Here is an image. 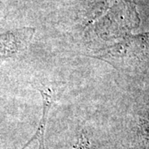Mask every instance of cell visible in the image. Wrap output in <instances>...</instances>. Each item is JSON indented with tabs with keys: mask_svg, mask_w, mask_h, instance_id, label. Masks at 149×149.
Segmentation results:
<instances>
[{
	"mask_svg": "<svg viewBox=\"0 0 149 149\" xmlns=\"http://www.w3.org/2000/svg\"><path fill=\"white\" fill-rule=\"evenodd\" d=\"M40 93H41V95L42 98V117L40 120L39 125L37 127V131H36V133L34 134V136L20 149L27 148V147L35 140L37 141V143H38V148L37 149H47L46 145H45V133H46L48 114H49V111L51 109L52 104H53L54 98L52 95V92L49 90H40Z\"/></svg>",
	"mask_w": 149,
	"mask_h": 149,
	"instance_id": "1",
	"label": "cell"
},
{
	"mask_svg": "<svg viewBox=\"0 0 149 149\" xmlns=\"http://www.w3.org/2000/svg\"><path fill=\"white\" fill-rule=\"evenodd\" d=\"M72 149H92L89 140L85 137L83 133H80L77 138V141L74 144Z\"/></svg>",
	"mask_w": 149,
	"mask_h": 149,
	"instance_id": "2",
	"label": "cell"
}]
</instances>
